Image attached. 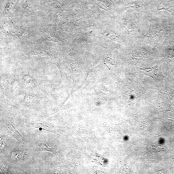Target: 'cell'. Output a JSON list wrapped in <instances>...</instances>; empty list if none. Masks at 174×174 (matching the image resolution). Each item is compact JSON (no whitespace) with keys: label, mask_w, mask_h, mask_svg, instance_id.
Here are the masks:
<instances>
[{"label":"cell","mask_w":174,"mask_h":174,"mask_svg":"<svg viewBox=\"0 0 174 174\" xmlns=\"http://www.w3.org/2000/svg\"><path fill=\"white\" fill-rule=\"evenodd\" d=\"M23 81L25 86L27 87H32L36 86L35 81L29 75H25Z\"/></svg>","instance_id":"5"},{"label":"cell","mask_w":174,"mask_h":174,"mask_svg":"<svg viewBox=\"0 0 174 174\" xmlns=\"http://www.w3.org/2000/svg\"><path fill=\"white\" fill-rule=\"evenodd\" d=\"M25 100L27 103H32L36 102V98L32 95H27L25 96Z\"/></svg>","instance_id":"8"},{"label":"cell","mask_w":174,"mask_h":174,"mask_svg":"<svg viewBox=\"0 0 174 174\" xmlns=\"http://www.w3.org/2000/svg\"><path fill=\"white\" fill-rule=\"evenodd\" d=\"M38 151H48L53 153H56V149L52 145L49 143H43L40 144Z\"/></svg>","instance_id":"4"},{"label":"cell","mask_w":174,"mask_h":174,"mask_svg":"<svg viewBox=\"0 0 174 174\" xmlns=\"http://www.w3.org/2000/svg\"><path fill=\"white\" fill-rule=\"evenodd\" d=\"M4 164H1V171H2L3 172H5V173H7L9 172V170H8V169L7 168V166H4Z\"/></svg>","instance_id":"9"},{"label":"cell","mask_w":174,"mask_h":174,"mask_svg":"<svg viewBox=\"0 0 174 174\" xmlns=\"http://www.w3.org/2000/svg\"><path fill=\"white\" fill-rule=\"evenodd\" d=\"M0 143H1V148H3L5 145V142L4 140L2 138H1V141H0Z\"/></svg>","instance_id":"10"},{"label":"cell","mask_w":174,"mask_h":174,"mask_svg":"<svg viewBox=\"0 0 174 174\" xmlns=\"http://www.w3.org/2000/svg\"><path fill=\"white\" fill-rule=\"evenodd\" d=\"M150 27L147 33L143 37L144 41L149 43H160L163 41L166 35L164 23L160 20H149Z\"/></svg>","instance_id":"1"},{"label":"cell","mask_w":174,"mask_h":174,"mask_svg":"<svg viewBox=\"0 0 174 174\" xmlns=\"http://www.w3.org/2000/svg\"><path fill=\"white\" fill-rule=\"evenodd\" d=\"M3 127L5 131L11 137L16 139L19 143L23 144L26 142V139L18 132L11 122H6L3 124Z\"/></svg>","instance_id":"2"},{"label":"cell","mask_w":174,"mask_h":174,"mask_svg":"<svg viewBox=\"0 0 174 174\" xmlns=\"http://www.w3.org/2000/svg\"><path fill=\"white\" fill-rule=\"evenodd\" d=\"M127 8L129 11L134 12L139 11L142 8V7L139 5L138 2H134L128 4L127 6Z\"/></svg>","instance_id":"6"},{"label":"cell","mask_w":174,"mask_h":174,"mask_svg":"<svg viewBox=\"0 0 174 174\" xmlns=\"http://www.w3.org/2000/svg\"><path fill=\"white\" fill-rule=\"evenodd\" d=\"M23 153L18 151H14L11 154V157L14 159H21L23 156Z\"/></svg>","instance_id":"7"},{"label":"cell","mask_w":174,"mask_h":174,"mask_svg":"<svg viewBox=\"0 0 174 174\" xmlns=\"http://www.w3.org/2000/svg\"><path fill=\"white\" fill-rule=\"evenodd\" d=\"M27 126L29 128H42L44 130L52 132L51 125L48 124L40 123V122H34L28 123Z\"/></svg>","instance_id":"3"}]
</instances>
